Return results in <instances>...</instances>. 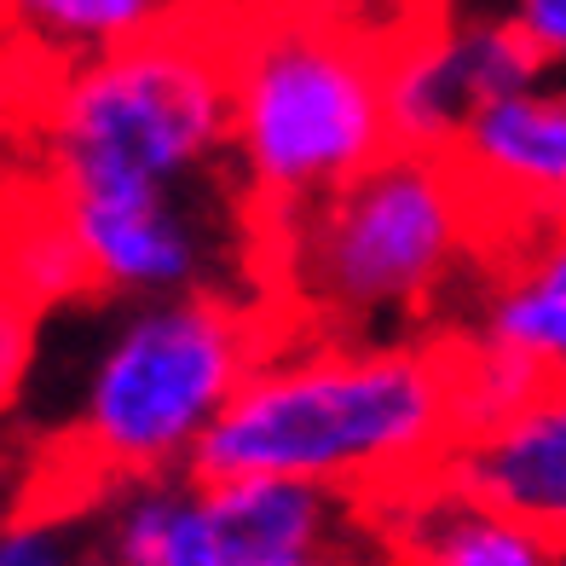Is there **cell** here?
Listing matches in <instances>:
<instances>
[{
    "label": "cell",
    "mask_w": 566,
    "mask_h": 566,
    "mask_svg": "<svg viewBox=\"0 0 566 566\" xmlns=\"http://www.w3.org/2000/svg\"><path fill=\"white\" fill-rule=\"evenodd\" d=\"M514 30H521V41L537 53V64H566V0H514V7L503 12Z\"/></svg>",
    "instance_id": "cell-13"
},
{
    "label": "cell",
    "mask_w": 566,
    "mask_h": 566,
    "mask_svg": "<svg viewBox=\"0 0 566 566\" xmlns=\"http://www.w3.org/2000/svg\"><path fill=\"white\" fill-rule=\"evenodd\" d=\"M492 249L485 214L451 150H388L376 168L290 214L261 249V283L283 318L358 329L417 318L457 266Z\"/></svg>",
    "instance_id": "cell-4"
},
{
    "label": "cell",
    "mask_w": 566,
    "mask_h": 566,
    "mask_svg": "<svg viewBox=\"0 0 566 566\" xmlns=\"http://www.w3.org/2000/svg\"><path fill=\"white\" fill-rule=\"evenodd\" d=\"M457 433V336L324 342L266 358L202 433L186 474L318 485L381 514L440 474Z\"/></svg>",
    "instance_id": "cell-1"
},
{
    "label": "cell",
    "mask_w": 566,
    "mask_h": 566,
    "mask_svg": "<svg viewBox=\"0 0 566 566\" xmlns=\"http://www.w3.org/2000/svg\"><path fill=\"white\" fill-rule=\"evenodd\" d=\"M433 485L566 544V376L514 417L457 440Z\"/></svg>",
    "instance_id": "cell-7"
},
{
    "label": "cell",
    "mask_w": 566,
    "mask_h": 566,
    "mask_svg": "<svg viewBox=\"0 0 566 566\" xmlns=\"http://www.w3.org/2000/svg\"><path fill=\"white\" fill-rule=\"evenodd\" d=\"M0 566H105V544L82 514H12L0 521Z\"/></svg>",
    "instance_id": "cell-11"
},
{
    "label": "cell",
    "mask_w": 566,
    "mask_h": 566,
    "mask_svg": "<svg viewBox=\"0 0 566 566\" xmlns=\"http://www.w3.org/2000/svg\"><path fill=\"white\" fill-rule=\"evenodd\" d=\"M220 163L238 168L231 7L220 0L70 70L53 93V191L64 209H197L254 238L249 197L214 191Z\"/></svg>",
    "instance_id": "cell-2"
},
{
    "label": "cell",
    "mask_w": 566,
    "mask_h": 566,
    "mask_svg": "<svg viewBox=\"0 0 566 566\" xmlns=\"http://www.w3.org/2000/svg\"><path fill=\"white\" fill-rule=\"evenodd\" d=\"M388 537L370 503L290 480L139 485L105 532V566H313L365 560L353 537Z\"/></svg>",
    "instance_id": "cell-6"
},
{
    "label": "cell",
    "mask_w": 566,
    "mask_h": 566,
    "mask_svg": "<svg viewBox=\"0 0 566 566\" xmlns=\"http://www.w3.org/2000/svg\"><path fill=\"white\" fill-rule=\"evenodd\" d=\"M388 549L405 566H566V544L532 532L509 514L469 503L446 485H422L405 503L376 514Z\"/></svg>",
    "instance_id": "cell-8"
},
{
    "label": "cell",
    "mask_w": 566,
    "mask_h": 566,
    "mask_svg": "<svg viewBox=\"0 0 566 566\" xmlns=\"http://www.w3.org/2000/svg\"><path fill=\"white\" fill-rule=\"evenodd\" d=\"M388 46L324 7H231L238 168L249 191L254 261L266 238L394 150Z\"/></svg>",
    "instance_id": "cell-5"
},
{
    "label": "cell",
    "mask_w": 566,
    "mask_h": 566,
    "mask_svg": "<svg viewBox=\"0 0 566 566\" xmlns=\"http://www.w3.org/2000/svg\"><path fill=\"white\" fill-rule=\"evenodd\" d=\"M35 336H41V306L0 272V417L18 405L23 376L35 358Z\"/></svg>",
    "instance_id": "cell-12"
},
{
    "label": "cell",
    "mask_w": 566,
    "mask_h": 566,
    "mask_svg": "<svg viewBox=\"0 0 566 566\" xmlns=\"http://www.w3.org/2000/svg\"><path fill=\"white\" fill-rule=\"evenodd\" d=\"M313 566H405V560H376V555H365V560H313Z\"/></svg>",
    "instance_id": "cell-14"
},
{
    "label": "cell",
    "mask_w": 566,
    "mask_h": 566,
    "mask_svg": "<svg viewBox=\"0 0 566 566\" xmlns=\"http://www.w3.org/2000/svg\"><path fill=\"white\" fill-rule=\"evenodd\" d=\"M283 318L272 301L174 295L127 318L98 353L82 417L35 469L18 514H87L105 485H157L186 474L202 433L238 388L277 358Z\"/></svg>",
    "instance_id": "cell-3"
},
{
    "label": "cell",
    "mask_w": 566,
    "mask_h": 566,
    "mask_svg": "<svg viewBox=\"0 0 566 566\" xmlns=\"http://www.w3.org/2000/svg\"><path fill=\"white\" fill-rule=\"evenodd\" d=\"M197 7L202 0H0V30L23 53L70 59V70H82L116 46H134L191 18Z\"/></svg>",
    "instance_id": "cell-10"
},
{
    "label": "cell",
    "mask_w": 566,
    "mask_h": 566,
    "mask_svg": "<svg viewBox=\"0 0 566 566\" xmlns=\"http://www.w3.org/2000/svg\"><path fill=\"white\" fill-rule=\"evenodd\" d=\"M474 336L544 370H566V226L503 254Z\"/></svg>",
    "instance_id": "cell-9"
}]
</instances>
